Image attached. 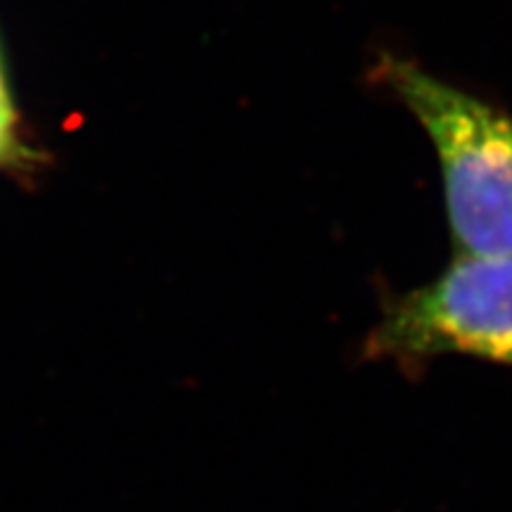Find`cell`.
Masks as SVG:
<instances>
[{
  "mask_svg": "<svg viewBox=\"0 0 512 512\" xmlns=\"http://www.w3.org/2000/svg\"><path fill=\"white\" fill-rule=\"evenodd\" d=\"M361 356L401 368L444 356L512 366V256L456 254L430 283L384 299Z\"/></svg>",
  "mask_w": 512,
  "mask_h": 512,
  "instance_id": "obj_2",
  "label": "cell"
},
{
  "mask_svg": "<svg viewBox=\"0 0 512 512\" xmlns=\"http://www.w3.org/2000/svg\"><path fill=\"white\" fill-rule=\"evenodd\" d=\"M36 162L38 155L24 140L22 119H19L8 79H5L3 60H0V171L24 174V171H34Z\"/></svg>",
  "mask_w": 512,
  "mask_h": 512,
  "instance_id": "obj_3",
  "label": "cell"
},
{
  "mask_svg": "<svg viewBox=\"0 0 512 512\" xmlns=\"http://www.w3.org/2000/svg\"><path fill=\"white\" fill-rule=\"evenodd\" d=\"M370 79L413 114L437 150L456 254L512 256V114L382 53Z\"/></svg>",
  "mask_w": 512,
  "mask_h": 512,
  "instance_id": "obj_1",
  "label": "cell"
}]
</instances>
